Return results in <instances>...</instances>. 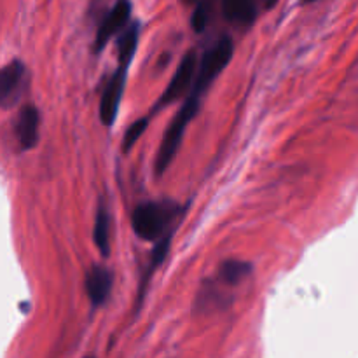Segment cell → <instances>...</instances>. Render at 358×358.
<instances>
[{
    "label": "cell",
    "instance_id": "cell-8",
    "mask_svg": "<svg viewBox=\"0 0 358 358\" xmlns=\"http://www.w3.org/2000/svg\"><path fill=\"white\" fill-rule=\"evenodd\" d=\"M38 126H41V112L35 105L28 103L21 107L14 121V135L23 150H31L38 143Z\"/></svg>",
    "mask_w": 358,
    "mask_h": 358
},
{
    "label": "cell",
    "instance_id": "cell-3",
    "mask_svg": "<svg viewBox=\"0 0 358 358\" xmlns=\"http://www.w3.org/2000/svg\"><path fill=\"white\" fill-rule=\"evenodd\" d=\"M198 56H196L194 49H189L184 56H182L180 63H178L177 70H175L173 77H171L170 84L166 86V90L163 91L159 98H157L156 103L152 105L150 112L147 115L152 117V115L159 114L164 107H168L173 101L180 100L182 96H187L189 91H191L192 84H194L196 70H198Z\"/></svg>",
    "mask_w": 358,
    "mask_h": 358
},
{
    "label": "cell",
    "instance_id": "cell-14",
    "mask_svg": "<svg viewBox=\"0 0 358 358\" xmlns=\"http://www.w3.org/2000/svg\"><path fill=\"white\" fill-rule=\"evenodd\" d=\"M208 20H210V9H208V3L206 2H199L196 6L194 13L191 16V27L196 34H203L208 27Z\"/></svg>",
    "mask_w": 358,
    "mask_h": 358
},
{
    "label": "cell",
    "instance_id": "cell-16",
    "mask_svg": "<svg viewBox=\"0 0 358 358\" xmlns=\"http://www.w3.org/2000/svg\"><path fill=\"white\" fill-rule=\"evenodd\" d=\"M185 3H194V2H198V0H184Z\"/></svg>",
    "mask_w": 358,
    "mask_h": 358
},
{
    "label": "cell",
    "instance_id": "cell-7",
    "mask_svg": "<svg viewBox=\"0 0 358 358\" xmlns=\"http://www.w3.org/2000/svg\"><path fill=\"white\" fill-rule=\"evenodd\" d=\"M114 273L101 264H94L84 276V290L94 308H101L110 299Z\"/></svg>",
    "mask_w": 358,
    "mask_h": 358
},
{
    "label": "cell",
    "instance_id": "cell-13",
    "mask_svg": "<svg viewBox=\"0 0 358 358\" xmlns=\"http://www.w3.org/2000/svg\"><path fill=\"white\" fill-rule=\"evenodd\" d=\"M149 122H150V117H149V115H145V117L136 119L135 122H131V124L128 126V129L124 131V136H122V143H121L122 152L126 154V152H129V150H131V147L135 145V143L140 140V136L145 133Z\"/></svg>",
    "mask_w": 358,
    "mask_h": 358
},
{
    "label": "cell",
    "instance_id": "cell-6",
    "mask_svg": "<svg viewBox=\"0 0 358 358\" xmlns=\"http://www.w3.org/2000/svg\"><path fill=\"white\" fill-rule=\"evenodd\" d=\"M129 20H131V2L129 0H117L98 27L93 51L101 52V49L108 44V41L114 35H117L119 31L128 27Z\"/></svg>",
    "mask_w": 358,
    "mask_h": 358
},
{
    "label": "cell",
    "instance_id": "cell-11",
    "mask_svg": "<svg viewBox=\"0 0 358 358\" xmlns=\"http://www.w3.org/2000/svg\"><path fill=\"white\" fill-rule=\"evenodd\" d=\"M171 240H173V229L168 231L163 238H159V240L156 241V247H154L152 255H150L149 268L145 269V275H143L142 282H140V294H138V301H136V303H138V306H140V303H142L143 294H145V290H147V285H149V280L152 278V275L157 271V268L163 264L164 259H166V255H168V252H170Z\"/></svg>",
    "mask_w": 358,
    "mask_h": 358
},
{
    "label": "cell",
    "instance_id": "cell-9",
    "mask_svg": "<svg viewBox=\"0 0 358 358\" xmlns=\"http://www.w3.org/2000/svg\"><path fill=\"white\" fill-rule=\"evenodd\" d=\"M222 14L227 23L248 28L257 20V3L255 0H222Z\"/></svg>",
    "mask_w": 358,
    "mask_h": 358
},
{
    "label": "cell",
    "instance_id": "cell-10",
    "mask_svg": "<svg viewBox=\"0 0 358 358\" xmlns=\"http://www.w3.org/2000/svg\"><path fill=\"white\" fill-rule=\"evenodd\" d=\"M254 271V266L247 261H236V259H227L220 262L219 269L215 273V278L227 287H238L243 280Z\"/></svg>",
    "mask_w": 358,
    "mask_h": 358
},
{
    "label": "cell",
    "instance_id": "cell-4",
    "mask_svg": "<svg viewBox=\"0 0 358 358\" xmlns=\"http://www.w3.org/2000/svg\"><path fill=\"white\" fill-rule=\"evenodd\" d=\"M119 65L112 77L108 79L107 86H105L103 93L100 98V121L103 126H114L115 119H117L119 107H121L122 94H124L126 87V77H128L129 65H131L133 56L129 55H117Z\"/></svg>",
    "mask_w": 358,
    "mask_h": 358
},
{
    "label": "cell",
    "instance_id": "cell-15",
    "mask_svg": "<svg viewBox=\"0 0 358 358\" xmlns=\"http://www.w3.org/2000/svg\"><path fill=\"white\" fill-rule=\"evenodd\" d=\"M299 2L306 6V3H313V2H317V0H299Z\"/></svg>",
    "mask_w": 358,
    "mask_h": 358
},
{
    "label": "cell",
    "instance_id": "cell-1",
    "mask_svg": "<svg viewBox=\"0 0 358 358\" xmlns=\"http://www.w3.org/2000/svg\"><path fill=\"white\" fill-rule=\"evenodd\" d=\"M219 76L220 70L217 69L215 65H212V63H199L198 65L194 84H192L191 91H189V94L185 96L184 105L180 107V110L175 114L170 126H168L166 131H164L159 150H157L156 157H154V171H156V177H163L164 171L170 168L171 161L175 159V156H177L178 149H180L182 145L185 129H187V126L191 124V121L199 112L203 96H205L206 91L210 90V86L215 83V79Z\"/></svg>",
    "mask_w": 358,
    "mask_h": 358
},
{
    "label": "cell",
    "instance_id": "cell-2",
    "mask_svg": "<svg viewBox=\"0 0 358 358\" xmlns=\"http://www.w3.org/2000/svg\"><path fill=\"white\" fill-rule=\"evenodd\" d=\"M182 205L173 199H150L136 205L131 213V227L143 241H157L180 217Z\"/></svg>",
    "mask_w": 358,
    "mask_h": 358
},
{
    "label": "cell",
    "instance_id": "cell-5",
    "mask_svg": "<svg viewBox=\"0 0 358 358\" xmlns=\"http://www.w3.org/2000/svg\"><path fill=\"white\" fill-rule=\"evenodd\" d=\"M27 87V66L21 59H10L0 72V105L10 108Z\"/></svg>",
    "mask_w": 358,
    "mask_h": 358
},
{
    "label": "cell",
    "instance_id": "cell-12",
    "mask_svg": "<svg viewBox=\"0 0 358 358\" xmlns=\"http://www.w3.org/2000/svg\"><path fill=\"white\" fill-rule=\"evenodd\" d=\"M108 233H110V213H108L107 206L100 203L96 208V215H94L93 241L103 259L110 255V234Z\"/></svg>",
    "mask_w": 358,
    "mask_h": 358
},
{
    "label": "cell",
    "instance_id": "cell-17",
    "mask_svg": "<svg viewBox=\"0 0 358 358\" xmlns=\"http://www.w3.org/2000/svg\"><path fill=\"white\" fill-rule=\"evenodd\" d=\"M275 2H276V0H268V6H269V7H271V6H273V3H275Z\"/></svg>",
    "mask_w": 358,
    "mask_h": 358
}]
</instances>
